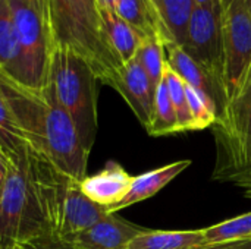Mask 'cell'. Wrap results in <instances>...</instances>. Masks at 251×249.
<instances>
[{"instance_id": "27", "label": "cell", "mask_w": 251, "mask_h": 249, "mask_svg": "<svg viewBox=\"0 0 251 249\" xmlns=\"http://www.w3.org/2000/svg\"><path fill=\"white\" fill-rule=\"evenodd\" d=\"M10 249H75V247L69 241L60 239L53 233H43Z\"/></svg>"}, {"instance_id": "8", "label": "cell", "mask_w": 251, "mask_h": 249, "mask_svg": "<svg viewBox=\"0 0 251 249\" xmlns=\"http://www.w3.org/2000/svg\"><path fill=\"white\" fill-rule=\"evenodd\" d=\"M71 3L79 29L82 57L88 62L97 79L110 87L122 65L104 41L99 6L96 0H71Z\"/></svg>"}, {"instance_id": "1", "label": "cell", "mask_w": 251, "mask_h": 249, "mask_svg": "<svg viewBox=\"0 0 251 249\" xmlns=\"http://www.w3.org/2000/svg\"><path fill=\"white\" fill-rule=\"evenodd\" d=\"M0 87L26 145L60 173L82 181L90 153L84 148L74 120L46 84L41 90L22 87L0 75Z\"/></svg>"}, {"instance_id": "35", "label": "cell", "mask_w": 251, "mask_h": 249, "mask_svg": "<svg viewBox=\"0 0 251 249\" xmlns=\"http://www.w3.org/2000/svg\"><path fill=\"white\" fill-rule=\"evenodd\" d=\"M209 247H210V245H207V247H204V248H200V249H209Z\"/></svg>"}, {"instance_id": "37", "label": "cell", "mask_w": 251, "mask_h": 249, "mask_svg": "<svg viewBox=\"0 0 251 249\" xmlns=\"http://www.w3.org/2000/svg\"><path fill=\"white\" fill-rule=\"evenodd\" d=\"M0 249H4V248H1V247H0Z\"/></svg>"}, {"instance_id": "34", "label": "cell", "mask_w": 251, "mask_h": 249, "mask_svg": "<svg viewBox=\"0 0 251 249\" xmlns=\"http://www.w3.org/2000/svg\"><path fill=\"white\" fill-rule=\"evenodd\" d=\"M246 1V6H247V9H249V12H250L251 15V0H244Z\"/></svg>"}, {"instance_id": "10", "label": "cell", "mask_w": 251, "mask_h": 249, "mask_svg": "<svg viewBox=\"0 0 251 249\" xmlns=\"http://www.w3.org/2000/svg\"><path fill=\"white\" fill-rule=\"evenodd\" d=\"M110 87L122 95L138 122L147 131L151 122L156 88L137 57L121 66Z\"/></svg>"}, {"instance_id": "7", "label": "cell", "mask_w": 251, "mask_h": 249, "mask_svg": "<svg viewBox=\"0 0 251 249\" xmlns=\"http://www.w3.org/2000/svg\"><path fill=\"white\" fill-rule=\"evenodd\" d=\"M222 15V0L206 6H196L190 16L187 35L182 44L184 51L221 82L224 69Z\"/></svg>"}, {"instance_id": "3", "label": "cell", "mask_w": 251, "mask_h": 249, "mask_svg": "<svg viewBox=\"0 0 251 249\" xmlns=\"http://www.w3.org/2000/svg\"><path fill=\"white\" fill-rule=\"evenodd\" d=\"M97 76L88 62L66 47H53L47 85L75 123L90 153L97 134Z\"/></svg>"}, {"instance_id": "11", "label": "cell", "mask_w": 251, "mask_h": 249, "mask_svg": "<svg viewBox=\"0 0 251 249\" xmlns=\"http://www.w3.org/2000/svg\"><path fill=\"white\" fill-rule=\"evenodd\" d=\"M165 54L168 68L174 70L187 85L207 95L216 106L219 117L226 106V97L222 82L200 63H197L190 54H187L179 45L165 47Z\"/></svg>"}, {"instance_id": "24", "label": "cell", "mask_w": 251, "mask_h": 249, "mask_svg": "<svg viewBox=\"0 0 251 249\" xmlns=\"http://www.w3.org/2000/svg\"><path fill=\"white\" fill-rule=\"evenodd\" d=\"M135 57L149 75L153 87L157 88L159 84L163 81L166 72V54L163 43L159 38L144 40Z\"/></svg>"}, {"instance_id": "28", "label": "cell", "mask_w": 251, "mask_h": 249, "mask_svg": "<svg viewBox=\"0 0 251 249\" xmlns=\"http://www.w3.org/2000/svg\"><path fill=\"white\" fill-rule=\"evenodd\" d=\"M10 169H12V158L0 147V195H1V192L4 189V185H6V181L9 178Z\"/></svg>"}, {"instance_id": "32", "label": "cell", "mask_w": 251, "mask_h": 249, "mask_svg": "<svg viewBox=\"0 0 251 249\" xmlns=\"http://www.w3.org/2000/svg\"><path fill=\"white\" fill-rule=\"evenodd\" d=\"M216 1H221V0H194L196 6H206V4H212Z\"/></svg>"}, {"instance_id": "36", "label": "cell", "mask_w": 251, "mask_h": 249, "mask_svg": "<svg viewBox=\"0 0 251 249\" xmlns=\"http://www.w3.org/2000/svg\"><path fill=\"white\" fill-rule=\"evenodd\" d=\"M249 249H251V245H250V247H249Z\"/></svg>"}, {"instance_id": "4", "label": "cell", "mask_w": 251, "mask_h": 249, "mask_svg": "<svg viewBox=\"0 0 251 249\" xmlns=\"http://www.w3.org/2000/svg\"><path fill=\"white\" fill-rule=\"evenodd\" d=\"M9 3L18 44L15 72L9 79L31 90H41L47 84L53 50L43 12L40 7L21 0H9Z\"/></svg>"}, {"instance_id": "15", "label": "cell", "mask_w": 251, "mask_h": 249, "mask_svg": "<svg viewBox=\"0 0 251 249\" xmlns=\"http://www.w3.org/2000/svg\"><path fill=\"white\" fill-rule=\"evenodd\" d=\"M160 31L165 47H182L190 16L196 7L194 0H147Z\"/></svg>"}, {"instance_id": "2", "label": "cell", "mask_w": 251, "mask_h": 249, "mask_svg": "<svg viewBox=\"0 0 251 249\" xmlns=\"http://www.w3.org/2000/svg\"><path fill=\"white\" fill-rule=\"evenodd\" d=\"M10 158L12 169L0 195V247L4 249L51 233L63 175L28 145Z\"/></svg>"}, {"instance_id": "23", "label": "cell", "mask_w": 251, "mask_h": 249, "mask_svg": "<svg viewBox=\"0 0 251 249\" xmlns=\"http://www.w3.org/2000/svg\"><path fill=\"white\" fill-rule=\"evenodd\" d=\"M25 138L0 87V147L10 157H15L25 148Z\"/></svg>"}, {"instance_id": "29", "label": "cell", "mask_w": 251, "mask_h": 249, "mask_svg": "<svg viewBox=\"0 0 251 249\" xmlns=\"http://www.w3.org/2000/svg\"><path fill=\"white\" fill-rule=\"evenodd\" d=\"M229 181L235 182L238 186H241L244 189L246 197L251 198V170H246L243 173H238L235 176H232Z\"/></svg>"}, {"instance_id": "33", "label": "cell", "mask_w": 251, "mask_h": 249, "mask_svg": "<svg viewBox=\"0 0 251 249\" xmlns=\"http://www.w3.org/2000/svg\"><path fill=\"white\" fill-rule=\"evenodd\" d=\"M21 1H25V3H28V4H32V6L41 9V0H21Z\"/></svg>"}, {"instance_id": "6", "label": "cell", "mask_w": 251, "mask_h": 249, "mask_svg": "<svg viewBox=\"0 0 251 249\" xmlns=\"http://www.w3.org/2000/svg\"><path fill=\"white\" fill-rule=\"evenodd\" d=\"M215 125L225 153V166L218 176L229 181L251 169V69L243 90L226 104Z\"/></svg>"}, {"instance_id": "17", "label": "cell", "mask_w": 251, "mask_h": 249, "mask_svg": "<svg viewBox=\"0 0 251 249\" xmlns=\"http://www.w3.org/2000/svg\"><path fill=\"white\" fill-rule=\"evenodd\" d=\"M100 18L104 41L115 57L121 65L132 60L146 38L126 23L115 10H100Z\"/></svg>"}, {"instance_id": "12", "label": "cell", "mask_w": 251, "mask_h": 249, "mask_svg": "<svg viewBox=\"0 0 251 249\" xmlns=\"http://www.w3.org/2000/svg\"><path fill=\"white\" fill-rule=\"evenodd\" d=\"M144 230L146 227L110 213L94 226L71 238L69 242L75 249H125L131 239Z\"/></svg>"}, {"instance_id": "26", "label": "cell", "mask_w": 251, "mask_h": 249, "mask_svg": "<svg viewBox=\"0 0 251 249\" xmlns=\"http://www.w3.org/2000/svg\"><path fill=\"white\" fill-rule=\"evenodd\" d=\"M185 90H187V100L191 114L193 131H201L215 125L218 120V110L213 101L207 95H204L203 92L194 90L187 84H185Z\"/></svg>"}, {"instance_id": "16", "label": "cell", "mask_w": 251, "mask_h": 249, "mask_svg": "<svg viewBox=\"0 0 251 249\" xmlns=\"http://www.w3.org/2000/svg\"><path fill=\"white\" fill-rule=\"evenodd\" d=\"M191 164V160H179L175 163H169L166 166L149 170L143 175L132 176V182L129 186L128 194L113 207H110L109 213H118L126 207H131L134 204H138L141 201H146L160 192L168 183H171L178 175H181L188 166Z\"/></svg>"}, {"instance_id": "18", "label": "cell", "mask_w": 251, "mask_h": 249, "mask_svg": "<svg viewBox=\"0 0 251 249\" xmlns=\"http://www.w3.org/2000/svg\"><path fill=\"white\" fill-rule=\"evenodd\" d=\"M207 247L204 230H150L129 241L125 249H200Z\"/></svg>"}, {"instance_id": "13", "label": "cell", "mask_w": 251, "mask_h": 249, "mask_svg": "<svg viewBox=\"0 0 251 249\" xmlns=\"http://www.w3.org/2000/svg\"><path fill=\"white\" fill-rule=\"evenodd\" d=\"M131 182L132 176L119 163L107 161L99 173L79 181V186L91 201L109 210L128 194Z\"/></svg>"}, {"instance_id": "30", "label": "cell", "mask_w": 251, "mask_h": 249, "mask_svg": "<svg viewBox=\"0 0 251 249\" xmlns=\"http://www.w3.org/2000/svg\"><path fill=\"white\" fill-rule=\"evenodd\" d=\"M250 242H237V244H228V245H210L209 249H249Z\"/></svg>"}, {"instance_id": "20", "label": "cell", "mask_w": 251, "mask_h": 249, "mask_svg": "<svg viewBox=\"0 0 251 249\" xmlns=\"http://www.w3.org/2000/svg\"><path fill=\"white\" fill-rule=\"evenodd\" d=\"M18 56L16 31L9 0H0V75L13 76Z\"/></svg>"}, {"instance_id": "5", "label": "cell", "mask_w": 251, "mask_h": 249, "mask_svg": "<svg viewBox=\"0 0 251 249\" xmlns=\"http://www.w3.org/2000/svg\"><path fill=\"white\" fill-rule=\"evenodd\" d=\"M222 85L228 104L243 90L251 69V15L244 0H222Z\"/></svg>"}, {"instance_id": "25", "label": "cell", "mask_w": 251, "mask_h": 249, "mask_svg": "<svg viewBox=\"0 0 251 249\" xmlns=\"http://www.w3.org/2000/svg\"><path fill=\"white\" fill-rule=\"evenodd\" d=\"M165 82L169 91V97L176 114L178 120V129L179 132H187L193 131V123H191V114L188 109V100H187V90H185V82L168 68L166 65V72H165Z\"/></svg>"}, {"instance_id": "22", "label": "cell", "mask_w": 251, "mask_h": 249, "mask_svg": "<svg viewBox=\"0 0 251 249\" xmlns=\"http://www.w3.org/2000/svg\"><path fill=\"white\" fill-rule=\"evenodd\" d=\"M147 132L153 136H163L171 134H178V120L176 114L169 97V91L163 81L156 88L154 94V103H153V113H151V122L147 129Z\"/></svg>"}, {"instance_id": "14", "label": "cell", "mask_w": 251, "mask_h": 249, "mask_svg": "<svg viewBox=\"0 0 251 249\" xmlns=\"http://www.w3.org/2000/svg\"><path fill=\"white\" fill-rule=\"evenodd\" d=\"M41 12L53 47H66L82 57L79 29L71 0H41Z\"/></svg>"}, {"instance_id": "21", "label": "cell", "mask_w": 251, "mask_h": 249, "mask_svg": "<svg viewBox=\"0 0 251 249\" xmlns=\"http://www.w3.org/2000/svg\"><path fill=\"white\" fill-rule=\"evenodd\" d=\"M207 245H228L251 241V211L203 229Z\"/></svg>"}, {"instance_id": "39", "label": "cell", "mask_w": 251, "mask_h": 249, "mask_svg": "<svg viewBox=\"0 0 251 249\" xmlns=\"http://www.w3.org/2000/svg\"><path fill=\"white\" fill-rule=\"evenodd\" d=\"M250 170H251V169H250Z\"/></svg>"}, {"instance_id": "9", "label": "cell", "mask_w": 251, "mask_h": 249, "mask_svg": "<svg viewBox=\"0 0 251 249\" xmlns=\"http://www.w3.org/2000/svg\"><path fill=\"white\" fill-rule=\"evenodd\" d=\"M107 214L106 207L91 201L81 189L79 181L65 176L56 198L53 235L69 241L99 223Z\"/></svg>"}, {"instance_id": "31", "label": "cell", "mask_w": 251, "mask_h": 249, "mask_svg": "<svg viewBox=\"0 0 251 249\" xmlns=\"http://www.w3.org/2000/svg\"><path fill=\"white\" fill-rule=\"evenodd\" d=\"M119 0H96L99 10H115Z\"/></svg>"}, {"instance_id": "38", "label": "cell", "mask_w": 251, "mask_h": 249, "mask_svg": "<svg viewBox=\"0 0 251 249\" xmlns=\"http://www.w3.org/2000/svg\"><path fill=\"white\" fill-rule=\"evenodd\" d=\"M146 1H147V0H146Z\"/></svg>"}, {"instance_id": "19", "label": "cell", "mask_w": 251, "mask_h": 249, "mask_svg": "<svg viewBox=\"0 0 251 249\" xmlns=\"http://www.w3.org/2000/svg\"><path fill=\"white\" fill-rule=\"evenodd\" d=\"M115 12L135 31H138L146 40L147 38L160 40L157 21L146 0H119L115 7Z\"/></svg>"}]
</instances>
